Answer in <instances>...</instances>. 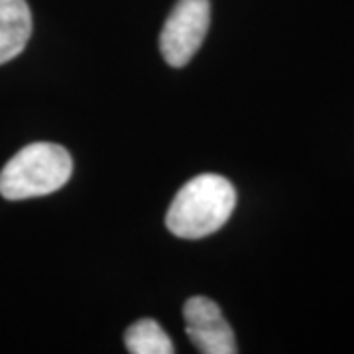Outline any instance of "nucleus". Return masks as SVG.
I'll use <instances>...</instances> for the list:
<instances>
[{"label":"nucleus","mask_w":354,"mask_h":354,"mask_svg":"<svg viewBox=\"0 0 354 354\" xmlns=\"http://www.w3.org/2000/svg\"><path fill=\"white\" fill-rule=\"evenodd\" d=\"M32 36V12L26 0H0V65L24 51Z\"/></svg>","instance_id":"5"},{"label":"nucleus","mask_w":354,"mask_h":354,"mask_svg":"<svg viewBox=\"0 0 354 354\" xmlns=\"http://www.w3.org/2000/svg\"><path fill=\"white\" fill-rule=\"evenodd\" d=\"M127 351L132 354H171L174 344L153 319H140L124 335Z\"/></svg>","instance_id":"6"},{"label":"nucleus","mask_w":354,"mask_h":354,"mask_svg":"<svg viewBox=\"0 0 354 354\" xmlns=\"http://www.w3.org/2000/svg\"><path fill=\"white\" fill-rule=\"evenodd\" d=\"M189 341L203 354H234L236 341L221 307L209 297H191L183 305Z\"/></svg>","instance_id":"4"},{"label":"nucleus","mask_w":354,"mask_h":354,"mask_svg":"<svg viewBox=\"0 0 354 354\" xmlns=\"http://www.w3.org/2000/svg\"><path fill=\"white\" fill-rule=\"evenodd\" d=\"M236 205V191L227 177L201 174L177 191L165 225L179 239H203L225 227Z\"/></svg>","instance_id":"1"},{"label":"nucleus","mask_w":354,"mask_h":354,"mask_svg":"<svg viewBox=\"0 0 354 354\" xmlns=\"http://www.w3.org/2000/svg\"><path fill=\"white\" fill-rule=\"evenodd\" d=\"M71 156L59 144L34 142L22 148L0 171V195L8 201L44 197L71 179Z\"/></svg>","instance_id":"2"},{"label":"nucleus","mask_w":354,"mask_h":354,"mask_svg":"<svg viewBox=\"0 0 354 354\" xmlns=\"http://www.w3.org/2000/svg\"><path fill=\"white\" fill-rule=\"evenodd\" d=\"M211 26V0H177L160 34V50L171 67H183L199 51Z\"/></svg>","instance_id":"3"}]
</instances>
